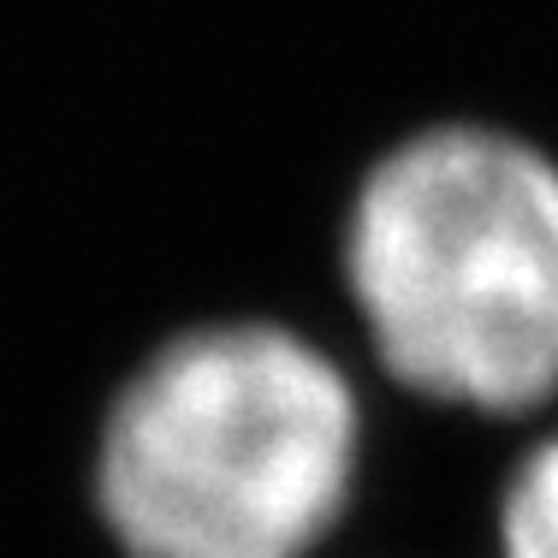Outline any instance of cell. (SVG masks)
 Returning <instances> with one entry per match:
<instances>
[{
	"instance_id": "1",
	"label": "cell",
	"mask_w": 558,
	"mask_h": 558,
	"mask_svg": "<svg viewBox=\"0 0 558 558\" xmlns=\"http://www.w3.org/2000/svg\"><path fill=\"white\" fill-rule=\"evenodd\" d=\"M356 392L274 322L167 339L119 387L96 505L131 558H310L356 470Z\"/></svg>"
},
{
	"instance_id": "2",
	"label": "cell",
	"mask_w": 558,
	"mask_h": 558,
	"mask_svg": "<svg viewBox=\"0 0 558 558\" xmlns=\"http://www.w3.org/2000/svg\"><path fill=\"white\" fill-rule=\"evenodd\" d=\"M344 279L410 392L529 410L558 392V167L494 125L392 143L351 196Z\"/></svg>"
},
{
	"instance_id": "3",
	"label": "cell",
	"mask_w": 558,
	"mask_h": 558,
	"mask_svg": "<svg viewBox=\"0 0 558 558\" xmlns=\"http://www.w3.org/2000/svg\"><path fill=\"white\" fill-rule=\"evenodd\" d=\"M505 558H558V434L523 458L499 511Z\"/></svg>"
}]
</instances>
